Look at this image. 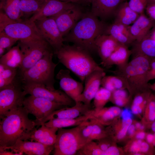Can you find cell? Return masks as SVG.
Here are the masks:
<instances>
[{"label": "cell", "instance_id": "obj_1", "mask_svg": "<svg viewBox=\"0 0 155 155\" xmlns=\"http://www.w3.org/2000/svg\"><path fill=\"white\" fill-rule=\"evenodd\" d=\"M22 106L0 116V149L11 146L19 140H28L37 126Z\"/></svg>", "mask_w": 155, "mask_h": 155}, {"label": "cell", "instance_id": "obj_2", "mask_svg": "<svg viewBox=\"0 0 155 155\" xmlns=\"http://www.w3.org/2000/svg\"><path fill=\"white\" fill-rule=\"evenodd\" d=\"M107 26L90 12L84 13L69 33L63 37L64 42H71L89 53L96 51L95 40L104 34Z\"/></svg>", "mask_w": 155, "mask_h": 155}, {"label": "cell", "instance_id": "obj_3", "mask_svg": "<svg viewBox=\"0 0 155 155\" xmlns=\"http://www.w3.org/2000/svg\"><path fill=\"white\" fill-rule=\"evenodd\" d=\"M59 61L84 82L90 73L96 71L104 70L94 60L90 53L73 44H64L54 52Z\"/></svg>", "mask_w": 155, "mask_h": 155}, {"label": "cell", "instance_id": "obj_4", "mask_svg": "<svg viewBox=\"0 0 155 155\" xmlns=\"http://www.w3.org/2000/svg\"><path fill=\"white\" fill-rule=\"evenodd\" d=\"M152 59L142 55L133 56L130 61L118 67L114 73L124 79L129 91L142 92L150 89L147 75Z\"/></svg>", "mask_w": 155, "mask_h": 155}, {"label": "cell", "instance_id": "obj_5", "mask_svg": "<svg viewBox=\"0 0 155 155\" xmlns=\"http://www.w3.org/2000/svg\"><path fill=\"white\" fill-rule=\"evenodd\" d=\"M53 54L52 50H49L32 67L19 74L22 83H36L55 90V71L57 64L53 60Z\"/></svg>", "mask_w": 155, "mask_h": 155}, {"label": "cell", "instance_id": "obj_6", "mask_svg": "<svg viewBox=\"0 0 155 155\" xmlns=\"http://www.w3.org/2000/svg\"><path fill=\"white\" fill-rule=\"evenodd\" d=\"M22 56L19 74L29 69L40 60L51 48L45 40H18Z\"/></svg>", "mask_w": 155, "mask_h": 155}, {"label": "cell", "instance_id": "obj_7", "mask_svg": "<svg viewBox=\"0 0 155 155\" xmlns=\"http://www.w3.org/2000/svg\"><path fill=\"white\" fill-rule=\"evenodd\" d=\"M87 143L81 137L78 126L68 129L59 128L53 150L54 155H73Z\"/></svg>", "mask_w": 155, "mask_h": 155}, {"label": "cell", "instance_id": "obj_8", "mask_svg": "<svg viewBox=\"0 0 155 155\" xmlns=\"http://www.w3.org/2000/svg\"><path fill=\"white\" fill-rule=\"evenodd\" d=\"M19 79L9 86L0 89V116L23 106L27 95Z\"/></svg>", "mask_w": 155, "mask_h": 155}, {"label": "cell", "instance_id": "obj_9", "mask_svg": "<svg viewBox=\"0 0 155 155\" xmlns=\"http://www.w3.org/2000/svg\"><path fill=\"white\" fill-rule=\"evenodd\" d=\"M22 85L27 94L43 98L68 107L73 106L75 104V101L63 91L50 90L42 85L34 83H25L22 84Z\"/></svg>", "mask_w": 155, "mask_h": 155}, {"label": "cell", "instance_id": "obj_10", "mask_svg": "<svg viewBox=\"0 0 155 155\" xmlns=\"http://www.w3.org/2000/svg\"><path fill=\"white\" fill-rule=\"evenodd\" d=\"M23 106L29 113L34 115L39 121L52 112L66 107L62 104L30 95L25 97Z\"/></svg>", "mask_w": 155, "mask_h": 155}, {"label": "cell", "instance_id": "obj_11", "mask_svg": "<svg viewBox=\"0 0 155 155\" xmlns=\"http://www.w3.org/2000/svg\"><path fill=\"white\" fill-rule=\"evenodd\" d=\"M34 22L43 38L53 49L54 52L59 49L64 45L63 37L53 17L40 19Z\"/></svg>", "mask_w": 155, "mask_h": 155}, {"label": "cell", "instance_id": "obj_12", "mask_svg": "<svg viewBox=\"0 0 155 155\" xmlns=\"http://www.w3.org/2000/svg\"><path fill=\"white\" fill-rule=\"evenodd\" d=\"M4 30L8 35L19 40H45L34 22L30 20L29 19L26 18L9 24Z\"/></svg>", "mask_w": 155, "mask_h": 155}, {"label": "cell", "instance_id": "obj_13", "mask_svg": "<svg viewBox=\"0 0 155 155\" xmlns=\"http://www.w3.org/2000/svg\"><path fill=\"white\" fill-rule=\"evenodd\" d=\"M54 148V146H46L35 141L19 140L13 145L0 149V150H9L18 155L24 154L28 155H48L53 151Z\"/></svg>", "mask_w": 155, "mask_h": 155}, {"label": "cell", "instance_id": "obj_14", "mask_svg": "<svg viewBox=\"0 0 155 155\" xmlns=\"http://www.w3.org/2000/svg\"><path fill=\"white\" fill-rule=\"evenodd\" d=\"M56 78L59 80L63 91L75 102H78L84 90L82 83L73 79L70 75V70L67 69H60Z\"/></svg>", "mask_w": 155, "mask_h": 155}, {"label": "cell", "instance_id": "obj_15", "mask_svg": "<svg viewBox=\"0 0 155 155\" xmlns=\"http://www.w3.org/2000/svg\"><path fill=\"white\" fill-rule=\"evenodd\" d=\"M73 106H66L55 111L39 121H36L39 126L49 120L58 119L75 118L85 115L91 109V105L86 104L81 102H76Z\"/></svg>", "mask_w": 155, "mask_h": 155}, {"label": "cell", "instance_id": "obj_16", "mask_svg": "<svg viewBox=\"0 0 155 155\" xmlns=\"http://www.w3.org/2000/svg\"><path fill=\"white\" fill-rule=\"evenodd\" d=\"M84 13L79 6L63 11L53 16L63 37L82 18Z\"/></svg>", "mask_w": 155, "mask_h": 155}, {"label": "cell", "instance_id": "obj_17", "mask_svg": "<svg viewBox=\"0 0 155 155\" xmlns=\"http://www.w3.org/2000/svg\"><path fill=\"white\" fill-rule=\"evenodd\" d=\"M79 6L78 4L68 2L46 0L40 9L29 19L34 22L42 18L54 16L63 11Z\"/></svg>", "mask_w": 155, "mask_h": 155}, {"label": "cell", "instance_id": "obj_18", "mask_svg": "<svg viewBox=\"0 0 155 155\" xmlns=\"http://www.w3.org/2000/svg\"><path fill=\"white\" fill-rule=\"evenodd\" d=\"M106 75L104 70L93 71L86 78L85 85L82 93L78 102L91 105V102L99 89L102 79Z\"/></svg>", "mask_w": 155, "mask_h": 155}, {"label": "cell", "instance_id": "obj_19", "mask_svg": "<svg viewBox=\"0 0 155 155\" xmlns=\"http://www.w3.org/2000/svg\"><path fill=\"white\" fill-rule=\"evenodd\" d=\"M87 0L91 5L90 12L102 20L114 17L118 7L125 1V0Z\"/></svg>", "mask_w": 155, "mask_h": 155}, {"label": "cell", "instance_id": "obj_20", "mask_svg": "<svg viewBox=\"0 0 155 155\" xmlns=\"http://www.w3.org/2000/svg\"><path fill=\"white\" fill-rule=\"evenodd\" d=\"M120 44L109 35L103 34L96 38L95 44L101 63L111 55Z\"/></svg>", "mask_w": 155, "mask_h": 155}, {"label": "cell", "instance_id": "obj_21", "mask_svg": "<svg viewBox=\"0 0 155 155\" xmlns=\"http://www.w3.org/2000/svg\"><path fill=\"white\" fill-rule=\"evenodd\" d=\"M154 24V21L144 13L140 14L132 25L129 26L130 32L134 42L139 41L146 36Z\"/></svg>", "mask_w": 155, "mask_h": 155}, {"label": "cell", "instance_id": "obj_22", "mask_svg": "<svg viewBox=\"0 0 155 155\" xmlns=\"http://www.w3.org/2000/svg\"><path fill=\"white\" fill-rule=\"evenodd\" d=\"M38 130L34 131L28 138L32 141H35L48 146H53L55 143L58 128L47 126L42 124Z\"/></svg>", "mask_w": 155, "mask_h": 155}, {"label": "cell", "instance_id": "obj_23", "mask_svg": "<svg viewBox=\"0 0 155 155\" xmlns=\"http://www.w3.org/2000/svg\"><path fill=\"white\" fill-rule=\"evenodd\" d=\"M104 34L111 35L119 43L127 46L134 42L130 32L129 26L116 22L107 26Z\"/></svg>", "mask_w": 155, "mask_h": 155}, {"label": "cell", "instance_id": "obj_24", "mask_svg": "<svg viewBox=\"0 0 155 155\" xmlns=\"http://www.w3.org/2000/svg\"><path fill=\"white\" fill-rule=\"evenodd\" d=\"M121 113L118 107L113 106L108 108H103L96 111L91 109L85 114L89 118L94 119L102 125H109L112 123L115 118Z\"/></svg>", "mask_w": 155, "mask_h": 155}, {"label": "cell", "instance_id": "obj_25", "mask_svg": "<svg viewBox=\"0 0 155 155\" xmlns=\"http://www.w3.org/2000/svg\"><path fill=\"white\" fill-rule=\"evenodd\" d=\"M132 54L128 46L120 43L111 55L103 63L102 65L109 67L113 65L118 67L123 66L128 62L129 57Z\"/></svg>", "mask_w": 155, "mask_h": 155}, {"label": "cell", "instance_id": "obj_26", "mask_svg": "<svg viewBox=\"0 0 155 155\" xmlns=\"http://www.w3.org/2000/svg\"><path fill=\"white\" fill-rule=\"evenodd\" d=\"M134 42L131 50L133 56L140 55L151 59L155 58V40L148 35L141 40Z\"/></svg>", "mask_w": 155, "mask_h": 155}, {"label": "cell", "instance_id": "obj_27", "mask_svg": "<svg viewBox=\"0 0 155 155\" xmlns=\"http://www.w3.org/2000/svg\"><path fill=\"white\" fill-rule=\"evenodd\" d=\"M139 16L130 7L128 2L124 1L117 9L114 16V21L129 26L135 21Z\"/></svg>", "mask_w": 155, "mask_h": 155}, {"label": "cell", "instance_id": "obj_28", "mask_svg": "<svg viewBox=\"0 0 155 155\" xmlns=\"http://www.w3.org/2000/svg\"><path fill=\"white\" fill-rule=\"evenodd\" d=\"M22 61V55L18 44L1 57L0 63L12 68L19 69Z\"/></svg>", "mask_w": 155, "mask_h": 155}, {"label": "cell", "instance_id": "obj_29", "mask_svg": "<svg viewBox=\"0 0 155 155\" xmlns=\"http://www.w3.org/2000/svg\"><path fill=\"white\" fill-rule=\"evenodd\" d=\"M0 9L10 19L16 21L22 20L20 0H0Z\"/></svg>", "mask_w": 155, "mask_h": 155}, {"label": "cell", "instance_id": "obj_30", "mask_svg": "<svg viewBox=\"0 0 155 155\" xmlns=\"http://www.w3.org/2000/svg\"><path fill=\"white\" fill-rule=\"evenodd\" d=\"M101 85L112 92L118 89H127L128 87L124 79L117 75H105L102 78Z\"/></svg>", "mask_w": 155, "mask_h": 155}, {"label": "cell", "instance_id": "obj_31", "mask_svg": "<svg viewBox=\"0 0 155 155\" xmlns=\"http://www.w3.org/2000/svg\"><path fill=\"white\" fill-rule=\"evenodd\" d=\"M17 68L0 63V89L7 87L16 82L17 78Z\"/></svg>", "mask_w": 155, "mask_h": 155}, {"label": "cell", "instance_id": "obj_32", "mask_svg": "<svg viewBox=\"0 0 155 155\" xmlns=\"http://www.w3.org/2000/svg\"><path fill=\"white\" fill-rule=\"evenodd\" d=\"M88 118V116L85 115L75 118L51 119L44 124L47 126L54 127L59 129L70 126H77Z\"/></svg>", "mask_w": 155, "mask_h": 155}, {"label": "cell", "instance_id": "obj_33", "mask_svg": "<svg viewBox=\"0 0 155 155\" xmlns=\"http://www.w3.org/2000/svg\"><path fill=\"white\" fill-rule=\"evenodd\" d=\"M46 0H20V7L22 16H32L40 9Z\"/></svg>", "mask_w": 155, "mask_h": 155}, {"label": "cell", "instance_id": "obj_34", "mask_svg": "<svg viewBox=\"0 0 155 155\" xmlns=\"http://www.w3.org/2000/svg\"><path fill=\"white\" fill-rule=\"evenodd\" d=\"M150 89L140 92L134 98L131 107V112L135 115H138L144 110L151 94Z\"/></svg>", "mask_w": 155, "mask_h": 155}, {"label": "cell", "instance_id": "obj_35", "mask_svg": "<svg viewBox=\"0 0 155 155\" xmlns=\"http://www.w3.org/2000/svg\"><path fill=\"white\" fill-rule=\"evenodd\" d=\"M111 94V92L104 87L100 88L93 98L94 110L98 111L104 108L110 100Z\"/></svg>", "mask_w": 155, "mask_h": 155}, {"label": "cell", "instance_id": "obj_36", "mask_svg": "<svg viewBox=\"0 0 155 155\" xmlns=\"http://www.w3.org/2000/svg\"><path fill=\"white\" fill-rule=\"evenodd\" d=\"M144 110L145 121L150 125L155 119V95L151 93Z\"/></svg>", "mask_w": 155, "mask_h": 155}, {"label": "cell", "instance_id": "obj_37", "mask_svg": "<svg viewBox=\"0 0 155 155\" xmlns=\"http://www.w3.org/2000/svg\"><path fill=\"white\" fill-rule=\"evenodd\" d=\"M78 155H104V152L99 147L97 143L90 141L85 144L77 152Z\"/></svg>", "mask_w": 155, "mask_h": 155}, {"label": "cell", "instance_id": "obj_38", "mask_svg": "<svg viewBox=\"0 0 155 155\" xmlns=\"http://www.w3.org/2000/svg\"><path fill=\"white\" fill-rule=\"evenodd\" d=\"M129 99L128 94L125 89H121L112 92L110 100L117 106H122L127 103Z\"/></svg>", "mask_w": 155, "mask_h": 155}, {"label": "cell", "instance_id": "obj_39", "mask_svg": "<svg viewBox=\"0 0 155 155\" xmlns=\"http://www.w3.org/2000/svg\"><path fill=\"white\" fill-rule=\"evenodd\" d=\"M102 125L94 120L92 130L90 138V141L94 140H98L108 136L106 130L104 129Z\"/></svg>", "mask_w": 155, "mask_h": 155}, {"label": "cell", "instance_id": "obj_40", "mask_svg": "<svg viewBox=\"0 0 155 155\" xmlns=\"http://www.w3.org/2000/svg\"><path fill=\"white\" fill-rule=\"evenodd\" d=\"M149 144L147 142L137 140L131 144L129 148V151L134 154L137 153H147L149 152L150 150Z\"/></svg>", "mask_w": 155, "mask_h": 155}, {"label": "cell", "instance_id": "obj_41", "mask_svg": "<svg viewBox=\"0 0 155 155\" xmlns=\"http://www.w3.org/2000/svg\"><path fill=\"white\" fill-rule=\"evenodd\" d=\"M18 40L8 35L4 30L0 32V47L9 51Z\"/></svg>", "mask_w": 155, "mask_h": 155}, {"label": "cell", "instance_id": "obj_42", "mask_svg": "<svg viewBox=\"0 0 155 155\" xmlns=\"http://www.w3.org/2000/svg\"><path fill=\"white\" fill-rule=\"evenodd\" d=\"M148 0H129L130 7L139 14L144 13L148 5Z\"/></svg>", "mask_w": 155, "mask_h": 155}, {"label": "cell", "instance_id": "obj_43", "mask_svg": "<svg viewBox=\"0 0 155 155\" xmlns=\"http://www.w3.org/2000/svg\"><path fill=\"white\" fill-rule=\"evenodd\" d=\"M132 120L131 117L123 119L122 121V127L117 133V137L118 139L124 138L127 133L129 126L132 124Z\"/></svg>", "mask_w": 155, "mask_h": 155}, {"label": "cell", "instance_id": "obj_44", "mask_svg": "<svg viewBox=\"0 0 155 155\" xmlns=\"http://www.w3.org/2000/svg\"><path fill=\"white\" fill-rule=\"evenodd\" d=\"M15 21L9 17L2 10L0 12V32L4 30L8 25L15 22Z\"/></svg>", "mask_w": 155, "mask_h": 155}, {"label": "cell", "instance_id": "obj_45", "mask_svg": "<svg viewBox=\"0 0 155 155\" xmlns=\"http://www.w3.org/2000/svg\"><path fill=\"white\" fill-rule=\"evenodd\" d=\"M155 79V58L152 59L147 75V80L150 81Z\"/></svg>", "mask_w": 155, "mask_h": 155}, {"label": "cell", "instance_id": "obj_46", "mask_svg": "<svg viewBox=\"0 0 155 155\" xmlns=\"http://www.w3.org/2000/svg\"><path fill=\"white\" fill-rule=\"evenodd\" d=\"M146 10L150 18L155 21V3L148 4Z\"/></svg>", "mask_w": 155, "mask_h": 155}, {"label": "cell", "instance_id": "obj_47", "mask_svg": "<svg viewBox=\"0 0 155 155\" xmlns=\"http://www.w3.org/2000/svg\"><path fill=\"white\" fill-rule=\"evenodd\" d=\"M120 154L119 149L114 145L104 151V155H118Z\"/></svg>", "mask_w": 155, "mask_h": 155}, {"label": "cell", "instance_id": "obj_48", "mask_svg": "<svg viewBox=\"0 0 155 155\" xmlns=\"http://www.w3.org/2000/svg\"><path fill=\"white\" fill-rule=\"evenodd\" d=\"M62 1L68 2L78 4L87 5L89 4L87 0H57Z\"/></svg>", "mask_w": 155, "mask_h": 155}, {"label": "cell", "instance_id": "obj_49", "mask_svg": "<svg viewBox=\"0 0 155 155\" xmlns=\"http://www.w3.org/2000/svg\"><path fill=\"white\" fill-rule=\"evenodd\" d=\"M147 142L150 144H152L154 141V134L151 133L148 134L146 136Z\"/></svg>", "mask_w": 155, "mask_h": 155}, {"label": "cell", "instance_id": "obj_50", "mask_svg": "<svg viewBox=\"0 0 155 155\" xmlns=\"http://www.w3.org/2000/svg\"><path fill=\"white\" fill-rule=\"evenodd\" d=\"M146 137V134L144 131H141L138 132L136 134V137L137 140H142Z\"/></svg>", "mask_w": 155, "mask_h": 155}, {"label": "cell", "instance_id": "obj_51", "mask_svg": "<svg viewBox=\"0 0 155 155\" xmlns=\"http://www.w3.org/2000/svg\"><path fill=\"white\" fill-rule=\"evenodd\" d=\"M136 128L135 125L132 124L129 126L127 131L129 135H133L135 133Z\"/></svg>", "mask_w": 155, "mask_h": 155}, {"label": "cell", "instance_id": "obj_52", "mask_svg": "<svg viewBox=\"0 0 155 155\" xmlns=\"http://www.w3.org/2000/svg\"><path fill=\"white\" fill-rule=\"evenodd\" d=\"M121 113L123 119L131 117V113L127 109Z\"/></svg>", "mask_w": 155, "mask_h": 155}, {"label": "cell", "instance_id": "obj_53", "mask_svg": "<svg viewBox=\"0 0 155 155\" xmlns=\"http://www.w3.org/2000/svg\"><path fill=\"white\" fill-rule=\"evenodd\" d=\"M151 128L153 132H155V119L150 125Z\"/></svg>", "mask_w": 155, "mask_h": 155}, {"label": "cell", "instance_id": "obj_54", "mask_svg": "<svg viewBox=\"0 0 155 155\" xmlns=\"http://www.w3.org/2000/svg\"><path fill=\"white\" fill-rule=\"evenodd\" d=\"M6 49L1 47H0V57H1L3 55V54L5 53Z\"/></svg>", "mask_w": 155, "mask_h": 155}, {"label": "cell", "instance_id": "obj_55", "mask_svg": "<svg viewBox=\"0 0 155 155\" xmlns=\"http://www.w3.org/2000/svg\"><path fill=\"white\" fill-rule=\"evenodd\" d=\"M149 87L150 89L155 91V82L152 84H149Z\"/></svg>", "mask_w": 155, "mask_h": 155}, {"label": "cell", "instance_id": "obj_56", "mask_svg": "<svg viewBox=\"0 0 155 155\" xmlns=\"http://www.w3.org/2000/svg\"><path fill=\"white\" fill-rule=\"evenodd\" d=\"M142 125L140 123L137 122L135 123V126L136 129H140Z\"/></svg>", "mask_w": 155, "mask_h": 155}, {"label": "cell", "instance_id": "obj_57", "mask_svg": "<svg viewBox=\"0 0 155 155\" xmlns=\"http://www.w3.org/2000/svg\"><path fill=\"white\" fill-rule=\"evenodd\" d=\"M155 3V0H148V4Z\"/></svg>", "mask_w": 155, "mask_h": 155}, {"label": "cell", "instance_id": "obj_58", "mask_svg": "<svg viewBox=\"0 0 155 155\" xmlns=\"http://www.w3.org/2000/svg\"><path fill=\"white\" fill-rule=\"evenodd\" d=\"M154 141L152 143V145H153V146H155V132L154 133Z\"/></svg>", "mask_w": 155, "mask_h": 155}]
</instances>
